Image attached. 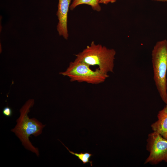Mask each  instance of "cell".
<instances>
[{
  "instance_id": "obj_1",
  "label": "cell",
  "mask_w": 167,
  "mask_h": 167,
  "mask_svg": "<svg viewBox=\"0 0 167 167\" xmlns=\"http://www.w3.org/2000/svg\"><path fill=\"white\" fill-rule=\"evenodd\" d=\"M34 104V100L29 99L22 107L19 110L20 116L16 120L17 124L11 131L15 134L26 149L38 157L40 156L39 149L32 144L29 137L31 135L37 137L41 134L46 125L35 118H29L28 114Z\"/></svg>"
},
{
  "instance_id": "obj_3",
  "label": "cell",
  "mask_w": 167,
  "mask_h": 167,
  "mask_svg": "<svg viewBox=\"0 0 167 167\" xmlns=\"http://www.w3.org/2000/svg\"><path fill=\"white\" fill-rule=\"evenodd\" d=\"M153 78L157 89L163 101L167 104V40L157 41L152 52Z\"/></svg>"
},
{
  "instance_id": "obj_9",
  "label": "cell",
  "mask_w": 167,
  "mask_h": 167,
  "mask_svg": "<svg viewBox=\"0 0 167 167\" xmlns=\"http://www.w3.org/2000/svg\"><path fill=\"white\" fill-rule=\"evenodd\" d=\"M60 142L71 154L75 155L84 164L89 162L91 166H92V161H90V157L93 155L92 154L88 152H85V153L81 152L80 153H75L73 152L70 150L61 141Z\"/></svg>"
},
{
  "instance_id": "obj_5",
  "label": "cell",
  "mask_w": 167,
  "mask_h": 167,
  "mask_svg": "<svg viewBox=\"0 0 167 167\" xmlns=\"http://www.w3.org/2000/svg\"><path fill=\"white\" fill-rule=\"evenodd\" d=\"M146 148L149 152L144 164L156 165L165 161L167 162V139L153 131L148 135Z\"/></svg>"
},
{
  "instance_id": "obj_6",
  "label": "cell",
  "mask_w": 167,
  "mask_h": 167,
  "mask_svg": "<svg viewBox=\"0 0 167 167\" xmlns=\"http://www.w3.org/2000/svg\"><path fill=\"white\" fill-rule=\"evenodd\" d=\"M72 0H58V10L56 13L58 22L57 29L59 35L64 39L68 38L67 29V16Z\"/></svg>"
},
{
  "instance_id": "obj_10",
  "label": "cell",
  "mask_w": 167,
  "mask_h": 167,
  "mask_svg": "<svg viewBox=\"0 0 167 167\" xmlns=\"http://www.w3.org/2000/svg\"><path fill=\"white\" fill-rule=\"evenodd\" d=\"M2 113L7 117H11L12 114V109L8 106L5 107L2 110Z\"/></svg>"
},
{
  "instance_id": "obj_2",
  "label": "cell",
  "mask_w": 167,
  "mask_h": 167,
  "mask_svg": "<svg viewBox=\"0 0 167 167\" xmlns=\"http://www.w3.org/2000/svg\"><path fill=\"white\" fill-rule=\"evenodd\" d=\"M116 54L114 49L96 44L92 41L83 51L75 55V59L90 66H97L101 71L108 74L113 71Z\"/></svg>"
},
{
  "instance_id": "obj_7",
  "label": "cell",
  "mask_w": 167,
  "mask_h": 167,
  "mask_svg": "<svg viewBox=\"0 0 167 167\" xmlns=\"http://www.w3.org/2000/svg\"><path fill=\"white\" fill-rule=\"evenodd\" d=\"M157 118V120L151 125L152 129L167 139V104L159 111Z\"/></svg>"
},
{
  "instance_id": "obj_12",
  "label": "cell",
  "mask_w": 167,
  "mask_h": 167,
  "mask_svg": "<svg viewBox=\"0 0 167 167\" xmlns=\"http://www.w3.org/2000/svg\"><path fill=\"white\" fill-rule=\"evenodd\" d=\"M152 1H159V2H167V0H152Z\"/></svg>"
},
{
  "instance_id": "obj_11",
  "label": "cell",
  "mask_w": 167,
  "mask_h": 167,
  "mask_svg": "<svg viewBox=\"0 0 167 167\" xmlns=\"http://www.w3.org/2000/svg\"><path fill=\"white\" fill-rule=\"evenodd\" d=\"M117 0H100L99 1V4H107L109 3H113L115 2Z\"/></svg>"
},
{
  "instance_id": "obj_8",
  "label": "cell",
  "mask_w": 167,
  "mask_h": 167,
  "mask_svg": "<svg viewBox=\"0 0 167 167\" xmlns=\"http://www.w3.org/2000/svg\"><path fill=\"white\" fill-rule=\"evenodd\" d=\"M84 4L89 5L95 11L99 12L101 10L100 4L97 0H73L70 5V9L73 10L78 6Z\"/></svg>"
},
{
  "instance_id": "obj_4",
  "label": "cell",
  "mask_w": 167,
  "mask_h": 167,
  "mask_svg": "<svg viewBox=\"0 0 167 167\" xmlns=\"http://www.w3.org/2000/svg\"><path fill=\"white\" fill-rule=\"evenodd\" d=\"M90 66L86 63L75 59L70 63L65 71L59 74L68 77L71 82H86L93 84L102 83L109 77L108 74L102 72L98 68L93 71Z\"/></svg>"
},
{
  "instance_id": "obj_13",
  "label": "cell",
  "mask_w": 167,
  "mask_h": 167,
  "mask_svg": "<svg viewBox=\"0 0 167 167\" xmlns=\"http://www.w3.org/2000/svg\"><path fill=\"white\" fill-rule=\"evenodd\" d=\"M99 2V1H100V0H97Z\"/></svg>"
}]
</instances>
